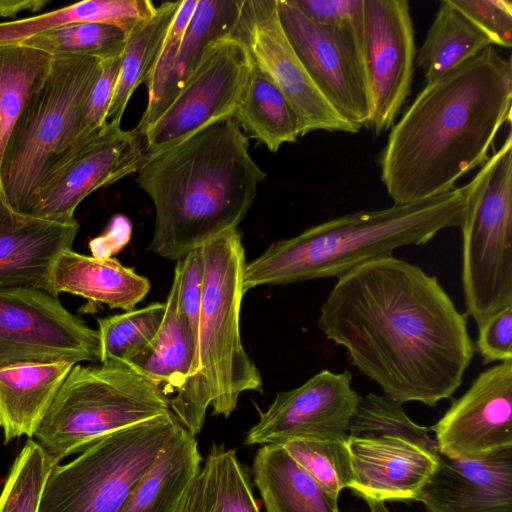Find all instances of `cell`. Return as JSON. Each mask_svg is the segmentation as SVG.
<instances>
[{
    "instance_id": "18",
    "label": "cell",
    "mask_w": 512,
    "mask_h": 512,
    "mask_svg": "<svg viewBox=\"0 0 512 512\" xmlns=\"http://www.w3.org/2000/svg\"><path fill=\"white\" fill-rule=\"evenodd\" d=\"M417 501L426 512H512V447L474 459L438 450Z\"/></svg>"
},
{
    "instance_id": "23",
    "label": "cell",
    "mask_w": 512,
    "mask_h": 512,
    "mask_svg": "<svg viewBox=\"0 0 512 512\" xmlns=\"http://www.w3.org/2000/svg\"><path fill=\"white\" fill-rule=\"evenodd\" d=\"M253 480L266 512H340L330 494L281 445L259 448L252 465Z\"/></svg>"
},
{
    "instance_id": "35",
    "label": "cell",
    "mask_w": 512,
    "mask_h": 512,
    "mask_svg": "<svg viewBox=\"0 0 512 512\" xmlns=\"http://www.w3.org/2000/svg\"><path fill=\"white\" fill-rule=\"evenodd\" d=\"M429 431L428 427L413 422L405 413L401 403L384 394L368 393L361 397L350 421L348 436L400 438L436 455L438 445L429 435Z\"/></svg>"
},
{
    "instance_id": "19",
    "label": "cell",
    "mask_w": 512,
    "mask_h": 512,
    "mask_svg": "<svg viewBox=\"0 0 512 512\" xmlns=\"http://www.w3.org/2000/svg\"><path fill=\"white\" fill-rule=\"evenodd\" d=\"M346 445L351 489L369 502L417 500L436 466V455L400 438H355Z\"/></svg>"
},
{
    "instance_id": "16",
    "label": "cell",
    "mask_w": 512,
    "mask_h": 512,
    "mask_svg": "<svg viewBox=\"0 0 512 512\" xmlns=\"http://www.w3.org/2000/svg\"><path fill=\"white\" fill-rule=\"evenodd\" d=\"M349 371L322 370L302 385L280 391L247 432L244 444L280 445L293 438L343 440L361 397Z\"/></svg>"
},
{
    "instance_id": "29",
    "label": "cell",
    "mask_w": 512,
    "mask_h": 512,
    "mask_svg": "<svg viewBox=\"0 0 512 512\" xmlns=\"http://www.w3.org/2000/svg\"><path fill=\"white\" fill-rule=\"evenodd\" d=\"M155 10L149 0H87L40 16L0 23V46L20 44L55 27L78 21L114 25L128 35Z\"/></svg>"
},
{
    "instance_id": "1",
    "label": "cell",
    "mask_w": 512,
    "mask_h": 512,
    "mask_svg": "<svg viewBox=\"0 0 512 512\" xmlns=\"http://www.w3.org/2000/svg\"><path fill=\"white\" fill-rule=\"evenodd\" d=\"M467 324L436 276L393 255L339 277L318 318L384 395L431 407L453 396L474 357Z\"/></svg>"
},
{
    "instance_id": "36",
    "label": "cell",
    "mask_w": 512,
    "mask_h": 512,
    "mask_svg": "<svg viewBox=\"0 0 512 512\" xmlns=\"http://www.w3.org/2000/svg\"><path fill=\"white\" fill-rule=\"evenodd\" d=\"M53 467L43 448L29 438L15 458L0 493V512H39Z\"/></svg>"
},
{
    "instance_id": "11",
    "label": "cell",
    "mask_w": 512,
    "mask_h": 512,
    "mask_svg": "<svg viewBox=\"0 0 512 512\" xmlns=\"http://www.w3.org/2000/svg\"><path fill=\"white\" fill-rule=\"evenodd\" d=\"M251 56L235 37L212 44L165 110L143 132L146 158L205 126L232 117L244 94Z\"/></svg>"
},
{
    "instance_id": "3",
    "label": "cell",
    "mask_w": 512,
    "mask_h": 512,
    "mask_svg": "<svg viewBox=\"0 0 512 512\" xmlns=\"http://www.w3.org/2000/svg\"><path fill=\"white\" fill-rule=\"evenodd\" d=\"M136 173L155 210L149 250L176 261L236 229L266 177L233 117L147 157Z\"/></svg>"
},
{
    "instance_id": "37",
    "label": "cell",
    "mask_w": 512,
    "mask_h": 512,
    "mask_svg": "<svg viewBox=\"0 0 512 512\" xmlns=\"http://www.w3.org/2000/svg\"><path fill=\"white\" fill-rule=\"evenodd\" d=\"M346 439L293 438L280 445L330 494L338 497L343 489L349 488L352 477Z\"/></svg>"
},
{
    "instance_id": "25",
    "label": "cell",
    "mask_w": 512,
    "mask_h": 512,
    "mask_svg": "<svg viewBox=\"0 0 512 512\" xmlns=\"http://www.w3.org/2000/svg\"><path fill=\"white\" fill-rule=\"evenodd\" d=\"M178 285L173 278L162 324L154 338L127 363L168 396L186 383L194 364L196 341L177 309Z\"/></svg>"
},
{
    "instance_id": "45",
    "label": "cell",
    "mask_w": 512,
    "mask_h": 512,
    "mask_svg": "<svg viewBox=\"0 0 512 512\" xmlns=\"http://www.w3.org/2000/svg\"><path fill=\"white\" fill-rule=\"evenodd\" d=\"M2 427L1 418H0V428Z\"/></svg>"
},
{
    "instance_id": "38",
    "label": "cell",
    "mask_w": 512,
    "mask_h": 512,
    "mask_svg": "<svg viewBox=\"0 0 512 512\" xmlns=\"http://www.w3.org/2000/svg\"><path fill=\"white\" fill-rule=\"evenodd\" d=\"M198 0L181 1L179 9L169 27L162 47L145 84L148 91L146 108L135 127L141 134L158 117L170 74L175 65L179 48Z\"/></svg>"
},
{
    "instance_id": "5",
    "label": "cell",
    "mask_w": 512,
    "mask_h": 512,
    "mask_svg": "<svg viewBox=\"0 0 512 512\" xmlns=\"http://www.w3.org/2000/svg\"><path fill=\"white\" fill-rule=\"evenodd\" d=\"M203 287L197 348L190 377L172 397L169 408L193 436L200 433L207 409L228 418L241 393L263 392L259 369L240 336L243 272L241 234L230 230L201 247Z\"/></svg>"
},
{
    "instance_id": "17",
    "label": "cell",
    "mask_w": 512,
    "mask_h": 512,
    "mask_svg": "<svg viewBox=\"0 0 512 512\" xmlns=\"http://www.w3.org/2000/svg\"><path fill=\"white\" fill-rule=\"evenodd\" d=\"M429 429L439 452L450 457L474 459L512 447V359L481 372Z\"/></svg>"
},
{
    "instance_id": "24",
    "label": "cell",
    "mask_w": 512,
    "mask_h": 512,
    "mask_svg": "<svg viewBox=\"0 0 512 512\" xmlns=\"http://www.w3.org/2000/svg\"><path fill=\"white\" fill-rule=\"evenodd\" d=\"M201 461L196 437L180 424L121 512H173L198 474Z\"/></svg>"
},
{
    "instance_id": "12",
    "label": "cell",
    "mask_w": 512,
    "mask_h": 512,
    "mask_svg": "<svg viewBox=\"0 0 512 512\" xmlns=\"http://www.w3.org/2000/svg\"><path fill=\"white\" fill-rule=\"evenodd\" d=\"M277 11L289 43L322 95L346 120L368 127L371 99L364 38L313 22L289 0H277Z\"/></svg>"
},
{
    "instance_id": "4",
    "label": "cell",
    "mask_w": 512,
    "mask_h": 512,
    "mask_svg": "<svg viewBox=\"0 0 512 512\" xmlns=\"http://www.w3.org/2000/svg\"><path fill=\"white\" fill-rule=\"evenodd\" d=\"M462 188L390 207L342 215L272 243L246 263L243 289L341 277L371 260L420 246L440 231L460 227Z\"/></svg>"
},
{
    "instance_id": "41",
    "label": "cell",
    "mask_w": 512,
    "mask_h": 512,
    "mask_svg": "<svg viewBox=\"0 0 512 512\" xmlns=\"http://www.w3.org/2000/svg\"><path fill=\"white\" fill-rule=\"evenodd\" d=\"M321 25L346 28L364 38V0H289Z\"/></svg>"
},
{
    "instance_id": "44",
    "label": "cell",
    "mask_w": 512,
    "mask_h": 512,
    "mask_svg": "<svg viewBox=\"0 0 512 512\" xmlns=\"http://www.w3.org/2000/svg\"><path fill=\"white\" fill-rule=\"evenodd\" d=\"M189 490V489H188ZM187 494H188V491L186 492V494L183 496V498L181 499V501L178 503V505L175 507V509L173 510V512H185V509H186V502H187Z\"/></svg>"
},
{
    "instance_id": "27",
    "label": "cell",
    "mask_w": 512,
    "mask_h": 512,
    "mask_svg": "<svg viewBox=\"0 0 512 512\" xmlns=\"http://www.w3.org/2000/svg\"><path fill=\"white\" fill-rule=\"evenodd\" d=\"M232 117L271 152L301 137L300 123L290 102L252 58L244 94Z\"/></svg>"
},
{
    "instance_id": "21",
    "label": "cell",
    "mask_w": 512,
    "mask_h": 512,
    "mask_svg": "<svg viewBox=\"0 0 512 512\" xmlns=\"http://www.w3.org/2000/svg\"><path fill=\"white\" fill-rule=\"evenodd\" d=\"M149 291V280L118 260L86 256L71 248L58 256L48 290L54 296L69 293L92 304H105L124 311L134 309Z\"/></svg>"
},
{
    "instance_id": "9",
    "label": "cell",
    "mask_w": 512,
    "mask_h": 512,
    "mask_svg": "<svg viewBox=\"0 0 512 512\" xmlns=\"http://www.w3.org/2000/svg\"><path fill=\"white\" fill-rule=\"evenodd\" d=\"M179 425L169 411L110 433L71 462L54 466L39 512H121Z\"/></svg>"
},
{
    "instance_id": "2",
    "label": "cell",
    "mask_w": 512,
    "mask_h": 512,
    "mask_svg": "<svg viewBox=\"0 0 512 512\" xmlns=\"http://www.w3.org/2000/svg\"><path fill=\"white\" fill-rule=\"evenodd\" d=\"M511 108L512 64L492 45L426 82L380 155L381 181L394 204L455 189L488 160Z\"/></svg>"
},
{
    "instance_id": "39",
    "label": "cell",
    "mask_w": 512,
    "mask_h": 512,
    "mask_svg": "<svg viewBox=\"0 0 512 512\" xmlns=\"http://www.w3.org/2000/svg\"><path fill=\"white\" fill-rule=\"evenodd\" d=\"M121 65V56L101 60L99 73L85 99L78 142L85 144L106 125Z\"/></svg>"
},
{
    "instance_id": "33",
    "label": "cell",
    "mask_w": 512,
    "mask_h": 512,
    "mask_svg": "<svg viewBox=\"0 0 512 512\" xmlns=\"http://www.w3.org/2000/svg\"><path fill=\"white\" fill-rule=\"evenodd\" d=\"M127 35L101 22H70L39 33L20 43L46 52L53 58L89 56L101 60L121 56Z\"/></svg>"
},
{
    "instance_id": "22",
    "label": "cell",
    "mask_w": 512,
    "mask_h": 512,
    "mask_svg": "<svg viewBox=\"0 0 512 512\" xmlns=\"http://www.w3.org/2000/svg\"><path fill=\"white\" fill-rule=\"evenodd\" d=\"M72 362L0 367V418L5 443L33 438Z\"/></svg>"
},
{
    "instance_id": "10",
    "label": "cell",
    "mask_w": 512,
    "mask_h": 512,
    "mask_svg": "<svg viewBox=\"0 0 512 512\" xmlns=\"http://www.w3.org/2000/svg\"><path fill=\"white\" fill-rule=\"evenodd\" d=\"M100 360L98 331L46 290L0 286V367Z\"/></svg>"
},
{
    "instance_id": "6",
    "label": "cell",
    "mask_w": 512,
    "mask_h": 512,
    "mask_svg": "<svg viewBox=\"0 0 512 512\" xmlns=\"http://www.w3.org/2000/svg\"><path fill=\"white\" fill-rule=\"evenodd\" d=\"M100 64L89 56L54 58L26 101L0 157V197L13 211L27 215L43 180L84 145L78 142L81 113Z\"/></svg>"
},
{
    "instance_id": "26",
    "label": "cell",
    "mask_w": 512,
    "mask_h": 512,
    "mask_svg": "<svg viewBox=\"0 0 512 512\" xmlns=\"http://www.w3.org/2000/svg\"><path fill=\"white\" fill-rule=\"evenodd\" d=\"M185 512H260L249 471L234 449L212 445L189 487Z\"/></svg>"
},
{
    "instance_id": "15",
    "label": "cell",
    "mask_w": 512,
    "mask_h": 512,
    "mask_svg": "<svg viewBox=\"0 0 512 512\" xmlns=\"http://www.w3.org/2000/svg\"><path fill=\"white\" fill-rule=\"evenodd\" d=\"M416 46L406 0H364V63L375 136L395 123L411 93Z\"/></svg>"
},
{
    "instance_id": "43",
    "label": "cell",
    "mask_w": 512,
    "mask_h": 512,
    "mask_svg": "<svg viewBox=\"0 0 512 512\" xmlns=\"http://www.w3.org/2000/svg\"><path fill=\"white\" fill-rule=\"evenodd\" d=\"M48 1H28V0H17V1H0V16L2 17H13L21 11L31 10L38 11L42 9Z\"/></svg>"
},
{
    "instance_id": "40",
    "label": "cell",
    "mask_w": 512,
    "mask_h": 512,
    "mask_svg": "<svg viewBox=\"0 0 512 512\" xmlns=\"http://www.w3.org/2000/svg\"><path fill=\"white\" fill-rule=\"evenodd\" d=\"M491 42L512 46V3L509 0H449Z\"/></svg>"
},
{
    "instance_id": "34",
    "label": "cell",
    "mask_w": 512,
    "mask_h": 512,
    "mask_svg": "<svg viewBox=\"0 0 512 512\" xmlns=\"http://www.w3.org/2000/svg\"><path fill=\"white\" fill-rule=\"evenodd\" d=\"M166 304L152 303L121 314L98 318L100 363H127L154 338Z\"/></svg>"
},
{
    "instance_id": "42",
    "label": "cell",
    "mask_w": 512,
    "mask_h": 512,
    "mask_svg": "<svg viewBox=\"0 0 512 512\" xmlns=\"http://www.w3.org/2000/svg\"><path fill=\"white\" fill-rule=\"evenodd\" d=\"M475 345L484 364L512 359V306L478 327Z\"/></svg>"
},
{
    "instance_id": "32",
    "label": "cell",
    "mask_w": 512,
    "mask_h": 512,
    "mask_svg": "<svg viewBox=\"0 0 512 512\" xmlns=\"http://www.w3.org/2000/svg\"><path fill=\"white\" fill-rule=\"evenodd\" d=\"M53 59L22 44L0 46V157L16 118L47 78Z\"/></svg>"
},
{
    "instance_id": "8",
    "label": "cell",
    "mask_w": 512,
    "mask_h": 512,
    "mask_svg": "<svg viewBox=\"0 0 512 512\" xmlns=\"http://www.w3.org/2000/svg\"><path fill=\"white\" fill-rule=\"evenodd\" d=\"M462 286L477 326L512 306V133L461 187Z\"/></svg>"
},
{
    "instance_id": "20",
    "label": "cell",
    "mask_w": 512,
    "mask_h": 512,
    "mask_svg": "<svg viewBox=\"0 0 512 512\" xmlns=\"http://www.w3.org/2000/svg\"><path fill=\"white\" fill-rule=\"evenodd\" d=\"M79 229L77 220L59 223L17 213L0 197V286L48 292L53 266Z\"/></svg>"
},
{
    "instance_id": "7",
    "label": "cell",
    "mask_w": 512,
    "mask_h": 512,
    "mask_svg": "<svg viewBox=\"0 0 512 512\" xmlns=\"http://www.w3.org/2000/svg\"><path fill=\"white\" fill-rule=\"evenodd\" d=\"M169 411L168 396L129 365L77 363L33 437L56 466L110 433Z\"/></svg>"
},
{
    "instance_id": "31",
    "label": "cell",
    "mask_w": 512,
    "mask_h": 512,
    "mask_svg": "<svg viewBox=\"0 0 512 512\" xmlns=\"http://www.w3.org/2000/svg\"><path fill=\"white\" fill-rule=\"evenodd\" d=\"M242 3L243 0H198L170 74L159 115L194 72L208 48L232 36Z\"/></svg>"
},
{
    "instance_id": "13",
    "label": "cell",
    "mask_w": 512,
    "mask_h": 512,
    "mask_svg": "<svg viewBox=\"0 0 512 512\" xmlns=\"http://www.w3.org/2000/svg\"><path fill=\"white\" fill-rule=\"evenodd\" d=\"M232 36L290 102L301 137L319 130L352 134L361 130L342 117L314 84L282 29L277 0H243Z\"/></svg>"
},
{
    "instance_id": "30",
    "label": "cell",
    "mask_w": 512,
    "mask_h": 512,
    "mask_svg": "<svg viewBox=\"0 0 512 512\" xmlns=\"http://www.w3.org/2000/svg\"><path fill=\"white\" fill-rule=\"evenodd\" d=\"M489 39L449 0H442L416 52L415 65L426 82L440 77L491 46Z\"/></svg>"
},
{
    "instance_id": "28",
    "label": "cell",
    "mask_w": 512,
    "mask_h": 512,
    "mask_svg": "<svg viewBox=\"0 0 512 512\" xmlns=\"http://www.w3.org/2000/svg\"><path fill=\"white\" fill-rule=\"evenodd\" d=\"M181 1H166L155 7L150 17L140 22L128 35L121 55V65L106 124H120L135 89L145 83L154 67L169 27Z\"/></svg>"
},
{
    "instance_id": "14",
    "label": "cell",
    "mask_w": 512,
    "mask_h": 512,
    "mask_svg": "<svg viewBox=\"0 0 512 512\" xmlns=\"http://www.w3.org/2000/svg\"><path fill=\"white\" fill-rule=\"evenodd\" d=\"M145 159L144 138L138 130L107 123L43 180L27 215L72 223L77 206L89 194L136 173Z\"/></svg>"
}]
</instances>
